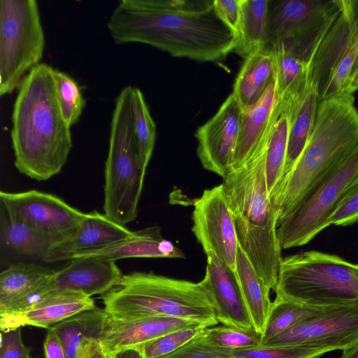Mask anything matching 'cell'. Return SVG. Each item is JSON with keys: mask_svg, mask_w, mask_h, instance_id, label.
Returning a JSON list of instances; mask_svg holds the SVG:
<instances>
[{"mask_svg": "<svg viewBox=\"0 0 358 358\" xmlns=\"http://www.w3.org/2000/svg\"><path fill=\"white\" fill-rule=\"evenodd\" d=\"M95 307L94 301L82 293L64 292L52 294L29 305L13 321L8 329L26 325L48 329L70 317Z\"/></svg>", "mask_w": 358, "mask_h": 358, "instance_id": "23", "label": "cell"}, {"mask_svg": "<svg viewBox=\"0 0 358 358\" xmlns=\"http://www.w3.org/2000/svg\"><path fill=\"white\" fill-rule=\"evenodd\" d=\"M280 111L271 129L265 155L266 185L271 201L283 175L290 124L289 109L280 103Z\"/></svg>", "mask_w": 358, "mask_h": 358, "instance_id": "31", "label": "cell"}, {"mask_svg": "<svg viewBox=\"0 0 358 358\" xmlns=\"http://www.w3.org/2000/svg\"><path fill=\"white\" fill-rule=\"evenodd\" d=\"M107 315L104 308L95 307L70 317L49 329L59 337L66 358H76L85 338H99Z\"/></svg>", "mask_w": 358, "mask_h": 358, "instance_id": "29", "label": "cell"}, {"mask_svg": "<svg viewBox=\"0 0 358 358\" xmlns=\"http://www.w3.org/2000/svg\"><path fill=\"white\" fill-rule=\"evenodd\" d=\"M206 255V271L202 280L218 321L239 329L255 330L236 271L215 253L209 252Z\"/></svg>", "mask_w": 358, "mask_h": 358, "instance_id": "17", "label": "cell"}, {"mask_svg": "<svg viewBox=\"0 0 358 358\" xmlns=\"http://www.w3.org/2000/svg\"><path fill=\"white\" fill-rule=\"evenodd\" d=\"M358 90V76L357 78L351 83L350 87L347 90V94H352L356 90Z\"/></svg>", "mask_w": 358, "mask_h": 358, "instance_id": "47", "label": "cell"}, {"mask_svg": "<svg viewBox=\"0 0 358 358\" xmlns=\"http://www.w3.org/2000/svg\"><path fill=\"white\" fill-rule=\"evenodd\" d=\"M242 108L233 94L195 132L203 167L224 178L230 170L239 133Z\"/></svg>", "mask_w": 358, "mask_h": 358, "instance_id": "15", "label": "cell"}, {"mask_svg": "<svg viewBox=\"0 0 358 358\" xmlns=\"http://www.w3.org/2000/svg\"><path fill=\"white\" fill-rule=\"evenodd\" d=\"M122 275L115 262L90 257L73 259L66 266L55 271L31 303L45 296L64 292L82 293L90 297L101 296Z\"/></svg>", "mask_w": 358, "mask_h": 358, "instance_id": "16", "label": "cell"}, {"mask_svg": "<svg viewBox=\"0 0 358 358\" xmlns=\"http://www.w3.org/2000/svg\"><path fill=\"white\" fill-rule=\"evenodd\" d=\"M132 112L138 155L143 166L147 169L155 144L156 126L142 92L136 87H134Z\"/></svg>", "mask_w": 358, "mask_h": 358, "instance_id": "33", "label": "cell"}, {"mask_svg": "<svg viewBox=\"0 0 358 358\" xmlns=\"http://www.w3.org/2000/svg\"><path fill=\"white\" fill-rule=\"evenodd\" d=\"M210 348L225 358H319L330 352L327 349L303 346L261 345L257 348L241 350Z\"/></svg>", "mask_w": 358, "mask_h": 358, "instance_id": "35", "label": "cell"}, {"mask_svg": "<svg viewBox=\"0 0 358 358\" xmlns=\"http://www.w3.org/2000/svg\"><path fill=\"white\" fill-rule=\"evenodd\" d=\"M269 0H241V20L233 52L245 59L267 44Z\"/></svg>", "mask_w": 358, "mask_h": 358, "instance_id": "30", "label": "cell"}, {"mask_svg": "<svg viewBox=\"0 0 358 358\" xmlns=\"http://www.w3.org/2000/svg\"><path fill=\"white\" fill-rule=\"evenodd\" d=\"M31 350L22 341L20 327L1 331L0 358H31Z\"/></svg>", "mask_w": 358, "mask_h": 358, "instance_id": "39", "label": "cell"}, {"mask_svg": "<svg viewBox=\"0 0 358 358\" xmlns=\"http://www.w3.org/2000/svg\"><path fill=\"white\" fill-rule=\"evenodd\" d=\"M76 358H113L98 339L85 338L78 348Z\"/></svg>", "mask_w": 358, "mask_h": 358, "instance_id": "42", "label": "cell"}, {"mask_svg": "<svg viewBox=\"0 0 358 358\" xmlns=\"http://www.w3.org/2000/svg\"><path fill=\"white\" fill-rule=\"evenodd\" d=\"M193 206L192 231L203 251L235 271L238 243L223 184L204 190Z\"/></svg>", "mask_w": 358, "mask_h": 358, "instance_id": "14", "label": "cell"}, {"mask_svg": "<svg viewBox=\"0 0 358 358\" xmlns=\"http://www.w3.org/2000/svg\"><path fill=\"white\" fill-rule=\"evenodd\" d=\"M341 0H269L267 44L278 43L308 64Z\"/></svg>", "mask_w": 358, "mask_h": 358, "instance_id": "11", "label": "cell"}, {"mask_svg": "<svg viewBox=\"0 0 358 358\" xmlns=\"http://www.w3.org/2000/svg\"><path fill=\"white\" fill-rule=\"evenodd\" d=\"M352 94L320 102L310 136L273 203L278 223L329 171L358 146V111Z\"/></svg>", "mask_w": 358, "mask_h": 358, "instance_id": "4", "label": "cell"}, {"mask_svg": "<svg viewBox=\"0 0 358 358\" xmlns=\"http://www.w3.org/2000/svg\"><path fill=\"white\" fill-rule=\"evenodd\" d=\"M206 327H194L172 331L139 346L144 358H159L167 355L198 336Z\"/></svg>", "mask_w": 358, "mask_h": 358, "instance_id": "37", "label": "cell"}, {"mask_svg": "<svg viewBox=\"0 0 358 358\" xmlns=\"http://www.w3.org/2000/svg\"><path fill=\"white\" fill-rule=\"evenodd\" d=\"M213 6L218 17L237 37L241 20V0H213Z\"/></svg>", "mask_w": 358, "mask_h": 358, "instance_id": "40", "label": "cell"}, {"mask_svg": "<svg viewBox=\"0 0 358 358\" xmlns=\"http://www.w3.org/2000/svg\"><path fill=\"white\" fill-rule=\"evenodd\" d=\"M276 296L315 307L358 302V264L310 250L282 259Z\"/></svg>", "mask_w": 358, "mask_h": 358, "instance_id": "7", "label": "cell"}, {"mask_svg": "<svg viewBox=\"0 0 358 358\" xmlns=\"http://www.w3.org/2000/svg\"><path fill=\"white\" fill-rule=\"evenodd\" d=\"M235 271L254 327L262 334L272 304L270 290L239 245Z\"/></svg>", "mask_w": 358, "mask_h": 358, "instance_id": "28", "label": "cell"}, {"mask_svg": "<svg viewBox=\"0 0 358 358\" xmlns=\"http://www.w3.org/2000/svg\"><path fill=\"white\" fill-rule=\"evenodd\" d=\"M199 335L173 352L159 358H225L204 344Z\"/></svg>", "mask_w": 358, "mask_h": 358, "instance_id": "41", "label": "cell"}, {"mask_svg": "<svg viewBox=\"0 0 358 358\" xmlns=\"http://www.w3.org/2000/svg\"><path fill=\"white\" fill-rule=\"evenodd\" d=\"M54 78L60 108L70 127L76 124L85 106V101L77 82L66 73L54 70Z\"/></svg>", "mask_w": 358, "mask_h": 358, "instance_id": "36", "label": "cell"}, {"mask_svg": "<svg viewBox=\"0 0 358 358\" xmlns=\"http://www.w3.org/2000/svg\"><path fill=\"white\" fill-rule=\"evenodd\" d=\"M0 206L45 238L52 245V250L69 241L86 215L61 198L36 189L1 191Z\"/></svg>", "mask_w": 358, "mask_h": 358, "instance_id": "12", "label": "cell"}, {"mask_svg": "<svg viewBox=\"0 0 358 358\" xmlns=\"http://www.w3.org/2000/svg\"><path fill=\"white\" fill-rule=\"evenodd\" d=\"M133 92L126 86L115 100L104 169V214L124 226L137 216L146 171L134 137Z\"/></svg>", "mask_w": 358, "mask_h": 358, "instance_id": "6", "label": "cell"}, {"mask_svg": "<svg viewBox=\"0 0 358 358\" xmlns=\"http://www.w3.org/2000/svg\"><path fill=\"white\" fill-rule=\"evenodd\" d=\"M101 299L106 313L117 320L169 317L192 320L206 327L219 322L203 280L193 282L135 271L123 275Z\"/></svg>", "mask_w": 358, "mask_h": 358, "instance_id": "5", "label": "cell"}, {"mask_svg": "<svg viewBox=\"0 0 358 358\" xmlns=\"http://www.w3.org/2000/svg\"><path fill=\"white\" fill-rule=\"evenodd\" d=\"M358 55V0H341L338 14L309 62V80L320 102L345 94L352 66Z\"/></svg>", "mask_w": 358, "mask_h": 358, "instance_id": "10", "label": "cell"}, {"mask_svg": "<svg viewBox=\"0 0 358 358\" xmlns=\"http://www.w3.org/2000/svg\"><path fill=\"white\" fill-rule=\"evenodd\" d=\"M358 343V302L329 307L263 343V346H303L344 350Z\"/></svg>", "mask_w": 358, "mask_h": 358, "instance_id": "13", "label": "cell"}, {"mask_svg": "<svg viewBox=\"0 0 358 358\" xmlns=\"http://www.w3.org/2000/svg\"><path fill=\"white\" fill-rule=\"evenodd\" d=\"M113 358H144L136 350H127L113 355Z\"/></svg>", "mask_w": 358, "mask_h": 358, "instance_id": "44", "label": "cell"}, {"mask_svg": "<svg viewBox=\"0 0 358 358\" xmlns=\"http://www.w3.org/2000/svg\"><path fill=\"white\" fill-rule=\"evenodd\" d=\"M194 327H206L192 320L176 317H151L121 320L108 315L98 340L113 356L121 351L136 350L170 332Z\"/></svg>", "mask_w": 358, "mask_h": 358, "instance_id": "19", "label": "cell"}, {"mask_svg": "<svg viewBox=\"0 0 358 358\" xmlns=\"http://www.w3.org/2000/svg\"><path fill=\"white\" fill-rule=\"evenodd\" d=\"M107 25L116 43H145L200 62L224 59L237 43L210 0H122Z\"/></svg>", "mask_w": 358, "mask_h": 358, "instance_id": "1", "label": "cell"}, {"mask_svg": "<svg viewBox=\"0 0 358 358\" xmlns=\"http://www.w3.org/2000/svg\"><path fill=\"white\" fill-rule=\"evenodd\" d=\"M56 270L34 263H10L0 274L1 331L8 329L13 321L32 303Z\"/></svg>", "mask_w": 358, "mask_h": 358, "instance_id": "18", "label": "cell"}, {"mask_svg": "<svg viewBox=\"0 0 358 358\" xmlns=\"http://www.w3.org/2000/svg\"><path fill=\"white\" fill-rule=\"evenodd\" d=\"M319 103L315 87L309 80L303 96L289 108L291 114L287 155L280 183L291 171L306 147L314 127Z\"/></svg>", "mask_w": 358, "mask_h": 358, "instance_id": "27", "label": "cell"}, {"mask_svg": "<svg viewBox=\"0 0 358 358\" xmlns=\"http://www.w3.org/2000/svg\"><path fill=\"white\" fill-rule=\"evenodd\" d=\"M280 111L274 76L261 99L242 110L239 133L230 170L243 166L269 137Z\"/></svg>", "mask_w": 358, "mask_h": 358, "instance_id": "20", "label": "cell"}, {"mask_svg": "<svg viewBox=\"0 0 358 358\" xmlns=\"http://www.w3.org/2000/svg\"><path fill=\"white\" fill-rule=\"evenodd\" d=\"M357 76H358V55L355 61L353 66H352L350 74V76L348 78V85H347V87H346L345 94H347V90H348V87H350V85H351V83L357 78Z\"/></svg>", "mask_w": 358, "mask_h": 358, "instance_id": "46", "label": "cell"}, {"mask_svg": "<svg viewBox=\"0 0 358 358\" xmlns=\"http://www.w3.org/2000/svg\"><path fill=\"white\" fill-rule=\"evenodd\" d=\"M199 338L204 344L210 347L225 350L253 348L262 344V333L225 325L206 327Z\"/></svg>", "mask_w": 358, "mask_h": 358, "instance_id": "34", "label": "cell"}, {"mask_svg": "<svg viewBox=\"0 0 358 358\" xmlns=\"http://www.w3.org/2000/svg\"><path fill=\"white\" fill-rule=\"evenodd\" d=\"M267 143L243 166L229 171L222 184L238 245L268 289L275 291L282 258L277 234L278 215L266 185Z\"/></svg>", "mask_w": 358, "mask_h": 358, "instance_id": "3", "label": "cell"}, {"mask_svg": "<svg viewBox=\"0 0 358 358\" xmlns=\"http://www.w3.org/2000/svg\"><path fill=\"white\" fill-rule=\"evenodd\" d=\"M43 343L44 355L45 358H66L64 346L57 335L50 329Z\"/></svg>", "mask_w": 358, "mask_h": 358, "instance_id": "43", "label": "cell"}, {"mask_svg": "<svg viewBox=\"0 0 358 358\" xmlns=\"http://www.w3.org/2000/svg\"><path fill=\"white\" fill-rule=\"evenodd\" d=\"M54 70L40 63L28 72L19 85L12 114L15 166L38 181L59 173L73 146L71 127L58 100Z\"/></svg>", "mask_w": 358, "mask_h": 358, "instance_id": "2", "label": "cell"}, {"mask_svg": "<svg viewBox=\"0 0 358 358\" xmlns=\"http://www.w3.org/2000/svg\"><path fill=\"white\" fill-rule=\"evenodd\" d=\"M45 40L36 0L0 1V94L19 87L39 64Z\"/></svg>", "mask_w": 358, "mask_h": 358, "instance_id": "8", "label": "cell"}, {"mask_svg": "<svg viewBox=\"0 0 358 358\" xmlns=\"http://www.w3.org/2000/svg\"><path fill=\"white\" fill-rule=\"evenodd\" d=\"M329 307H315L275 296L262 332V343L312 317L324 313Z\"/></svg>", "mask_w": 358, "mask_h": 358, "instance_id": "32", "label": "cell"}, {"mask_svg": "<svg viewBox=\"0 0 358 358\" xmlns=\"http://www.w3.org/2000/svg\"><path fill=\"white\" fill-rule=\"evenodd\" d=\"M99 258L115 262L131 258H185V254L171 241L163 238L158 226L134 231L131 237L97 249L70 255L66 260L76 258Z\"/></svg>", "mask_w": 358, "mask_h": 358, "instance_id": "21", "label": "cell"}, {"mask_svg": "<svg viewBox=\"0 0 358 358\" xmlns=\"http://www.w3.org/2000/svg\"><path fill=\"white\" fill-rule=\"evenodd\" d=\"M134 234V231L110 220L104 213L93 210L86 213L73 236L52 250L44 262L66 260L73 253L102 248L131 237Z\"/></svg>", "mask_w": 358, "mask_h": 358, "instance_id": "22", "label": "cell"}, {"mask_svg": "<svg viewBox=\"0 0 358 358\" xmlns=\"http://www.w3.org/2000/svg\"><path fill=\"white\" fill-rule=\"evenodd\" d=\"M358 222V176L345 190L329 220V225L349 226Z\"/></svg>", "mask_w": 358, "mask_h": 358, "instance_id": "38", "label": "cell"}, {"mask_svg": "<svg viewBox=\"0 0 358 358\" xmlns=\"http://www.w3.org/2000/svg\"><path fill=\"white\" fill-rule=\"evenodd\" d=\"M274 55L276 94L280 103L292 106L304 95L309 84L308 64L281 44H268Z\"/></svg>", "mask_w": 358, "mask_h": 358, "instance_id": "26", "label": "cell"}, {"mask_svg": "<svg viewBox=\"0 0 358 358\" xmlns=\"http://www.w3.org/2000/svg\"><path fill=\"white\" fill-rule=\"evenodd\" d=\"M244 59L232 92L242 110L252 106L261 99L274 76V55L268 44Z\"/></svg>", "mask_w": 358, "mask_h": 358, "instance_id": "24", "label": "cell"}, {"mask_svg": "<svg viewBox=\"0 0 358 358\" xmlns=\"http://www.w3.org/2000/svg\"><path fill=\"white\" fill-rule=\"evenodd\" d=\"M0 245L1 258L36 259L44 262L52 249L45 238L26 224L1 209Z\"/></svg>", "mask_w": 358, "mask_h": 358, "instance_id": "25", "label": "cell"}, {"mask_svg": "<svg viewBox=\"0 0 358 358\" xmlns=\"http://www.w3.org/2000/svg\"><path fill=\"white\" fill-rule=\"evenodd\" d=\"M340 358H358V343L343 350Z\"/></svg>", "mask_w": 358, "mask_h": 358, "instance_id": "45", "label": "cell"}, {"mask_svg": "<svg viewBox=\"0 0 358 358\" xmlns=\"http://www.w3.org/2000/svg\"><path fill=\"white\" fill-rule=\"evenodd\" d=\"M357 176L358 146L317 182L279 222L277 234L281 249L306 245L329 227V218Z\"/></svg>", "mask_w": 358, "mask_h": 358, "instance_id": "9", "label": "cell"}]
</instances>
